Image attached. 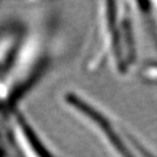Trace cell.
<instances>
[{"label":"cell","mask_w":157,"mask_h":157,"mask_svg":"<svg viewBox=\"0 0 157 157\" xmlns=\"http://www.w3.org/2000/svg\"><path fill=\"white\" fill-rule=\"evenodd\" d=\"M50 49L45 34L37 28H27L14 57L0 75V117H6L45 73Z\"/></svg>","instance_id":"obj_2"},{"label":"cell","mask_w":157,"mask_h":157,"mask_svg":"<svg viewBox=\"0 0 157 157\" xmlns=\"http://www.w3.org/2000/svg\"><path fill=\"white\" fill-rule=\"evenodd\" d=\"M5 133L17 157H60L47 145L18 108L5 117Z\"/></svg>","instance_id":"obj_3"},{"label":"cell","mask_w":157,"mask_h":157,"mask_svg":"<svg viewBox=\"0 0 157 157\" xmlns=\"http://www.w3.org/2000/svg\"><path fill=\"white\" fill-rule=\"evenodd\" d=\"M124 2H98L92 41L85 60L90 71L108 67L118 76L130 73L137 61L132 8Z\"/></svg>","instance_id":"obj_1"}]
</instances>
